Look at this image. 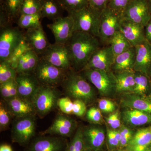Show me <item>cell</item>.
Masks as SVG:
<instances>
[{
  "label": "cell",
  "instance_id": "f5cc1de1",
  "mask_svg": "<svg viewBox=\"0 0 151 151\" xmlns=\"http://www.w3.org/2000/svg\"><path fill=\"white\" fill-rule=\"evenodd\" d=\"M147 1L149 11H150V13L151 15V0H147Z\"/></svg>",
  "mask_w": 151,
  "mask_h": 151
},
{
  "label": "cell",
  "instance_id": "836d02e7",
  "mask_svg": "<svg viewBox=\"0 0 151 151\" xmlns=\"http://www.w3.org/2000/svg\"><path fill=\"white\" fill-rule=\"evenodd\" d=\"M41 8V0H22L20 9V16L39 13L40 12Z\"/></svg>",
  "mask_w": 151,
  "mask_h": 151
},
{
  "label": "cell",
  "instance_id": "52a82bcc",
  "mask_svg": "<svg viewBox=\"0 0 151 151\" xmlns=\"http://www.w3.org/2000/svg\"><path fill=\"white\" fill-rule=\"evenodd\" d=\"M68 71L52 65L40 57L32 74L40 85L60 86Z\"/></svg>",
  "mask_w": 151,
  "mask_h": 151
},
{
  "label": "cell",
  "instance_id": "5bb4252c",
  "mask_svg": "<svg viewBox=\"0 0 151 151\" xmlns=\"http://www.w3.org/2000/svg\"><path fill=\"white\" fill-rule=\"evenodd\" d=\"M47 27L54 35L55 42L66 44L74 32V22L73 17H61L52 21Z\"/></svg>",
  "mask_w": 151,
  "mask_h": 151
},
{
  "label": "cell",
  "instance_id": "f35d334b",
  "mask_svg": "<svg viewBox=\"0 0 151 151\" xmlns=\"http://www.w3.org/2000/svg\"><path fill=\"white\" fill-rule=\"evenodd\" d=\"M119 130L121 134L122 139L120 142V149H124L129 145L130 141L133 137L134 133L130 127L123 124Z\"/></svg>",
  "mask_w": 151,
  "mask_h": 151
},
{
  "label": "cell",
  "instance_id": "680465c9",
  "mask_svg": "<svg viewBox=\"0 0 151 151\" xmlns=\"http://www.w3.org/2000/svg\"><path fill=\"white\" fill-rule=\"evenodd\" d=\"M3 1H4V0H0V4H1V3L3 2Z\"/></svg>",
  "mask_w": 151,
  "mask_h": 151
},
{
  "label": "cell",
  "instance_id": "d6986e66",
  "mask_svg": "<svg viewBox=\"0 0 151 151\" xmlns=\"http://www.w3.org/2000/svg\"><path fill=\"white\" fill-rule=\"evenodd\" d=\"M119 31L123 34L133 47L146 40L145 27L122 18L119 26Z\"/></svg>",
  "mask_w": 151,
  "mask_h": 151
},
{
  "label": "cell",
  "instance_id": "4dcf8cb0",
  "mask_svg": "<svg viewBox=\"0 0 151 151\" xmlns=\"http://www.w3.org/2000/svg\"><path fill=\"white\" fill-rule=\"evenodd\" d=\"M40 12L35 14L21 15L17 22L18 27L24 29H28L41 26Z\"/></svg>",
  "mask_w": 151,
  "mask_h": 151
},
{
  "label": "cell",
  "instance_id": "9f6ffc18",
  "mask_svg": "<svg viewBox=\"0 0 151 151\" xmlns=\"http://www.w3.org/2000/svg\"><path fill=\"white\" fill-rule=\"evenodd\" d=\"M113 151H125L124 149H118V150H116Z\"/></svg>",
  "mask_w": 151,
  "mask_h": 151
},
{
  "label": "cell",
  "instance_id": "2e32d148",
  "mask_svg": "<svg viewBox=\"0 0 151 151\" xmlns=\"http://www.w3.org/2000/svg\"><path fill=\"white\" fill-rule=\"evenodd\" d=\"M115 58L111 46L109 45H103L94 52L81 70L96 69L111 71Z\"/></svg>",
  "mask_w": 151,
  "mask_h": 151
},
{
  "label": "cell",
  "instance_id": "603a6c76",
  "mask_svg": "<svg viewBox=\"0 0 151 151\" xmlns=\"http://www.w3.org/2000/svg\"><path fill=\"white\" fill-rule=\"evenodd\" d=\"M120 105L124 108L137 109L151 113V101L145 96L133 92L122 94Z\"/></svg>",
  "mask_w": 151,
  "mask_h": 151
},
{
  "label": "cell",
  "instance_id": "9c48e42d",
  "mask_svg": "<svg viewBox=\"0 0 151 151\" xmlns=\"http://www.w3.org/2000/svg\"><path fill=\"white\" fill-rule=\"evenodd\" d=\"M122 15L107 7L101 12L99 36L102 45H108L109 41L119 31Z\"/></svg>",
  "mask_w": 151,
  "mask_h": 151
},
{
  "label": "cell",
  "instance_id": "4fadbf2b",
  "mask_svg": "<svg viewBox=\"0 0 151 151\" xmlns=\"http://www.w3.org/2000/svg\"><path fill=\"white\" fill-rule=\"evenodd\" d=\"M122 18L145 26L151 19L147 0H132L124 10Z\"/></svg>",
  "mask_w": 151,
  "mask_h": 151
},
{
  "label": "cell",
  "instance_id": "db71d44e",
  "mask_svg": "<svg viewBox=\"0 0 151 151\" xmlns=\"http://www.w3.org/2000/svg\"><path fill=\"white\" fill-rule=\"evenodd\" d=\"M144 151H151V144L148 146Z\"/></svg>",
  "mask_w": 151,
  "mask_h": 151
},
{
  "label": "cell",
  "instance_id": "816d5d0a",
  "mask_svg": "<svg viewBox=\"0 0 151 151\" xmlns=\"http://www.w3.org/2000/svg\"><path fill=\"white\" fill-rule=\"evenodd\" d=\"M0 151H13V150L10 145L4 144L0 146Z\"/></svg>",
  "mask_w": 151,
  "mask_h": 151
},
{
  "label": "cell",
  "instance_id": "ab89813d",
  "mask_svg": "<svg viewBox=\"0 0 151 151\" xmlns=\"http://www.w3.org/2000/svg\"><path fill=\"white\" fill-rule=\"evenodd\" d=\"M86 119L92 124H101L103 122V116L99 108L93 107L89 108L86 113Z\"/></svg>",
  "mask_w": 151,
  "mask_h": 151
},
{
  "label": "cell",
  "instance_id": "7bdbcfd3",
  "mask_svg": "<svg viewBox=\"0 0 151 151\" xmlns=\"http://www.w3.org/2000/svg\"><path fill=\"white\" fill-rule=\"evenodd\" d=\"M107 145L110 151H113L120 149V142L114 134L112 129H107Z\"/></svg>",
  "mask_w": 151,
  "mask_h": 151
},
{
  "label": "cell",
  "instance_id": "681fc988",
  "mask_svg": "<svg viewBox=\"0 0 151 151\" xmlns=\"http://www.w3.org/2000/svg\"><path fill=\"white\" fill-rule=\"evenodd\" d=\"M146 40L151 45V19L145 27Z\"/></svg>",
  "mask_w": 151,
  "mask_h": 151
},
{
  "label": "cell",
  "instance_id": "5b68a950",
  "mask_svg": "<svg viewBox=\"0 0 151 151\" xmlns=\"http://www.w3.org/2000/svg\"><path fill=\"white\" fill-rule=\"evenodd\" d=\"M102 12L88 5L68 14L73 17L74 20V32L88 33L98 37Z\"/></svg>",
  "mask_w": 151,
  "mask_h": 151
},
{
  "label": "cell",
  "instance_id": "44dd1931",
  "mask_svg": "<svg viewBox=\"0 0 151 151\" xmlns=\"http://www.w3.org/2000/svg\"><path fill=\"white\" fill-rule=\"evenodd\" d=\"M124 125L133 127L151 124V113L137 109L124 108L120 113Z\"/></svg>",
  "mask_w": 151,
  "mask_h": 151
},
{
  "label": "cell",
  "instance_id": "ac0fdd59",
  "mask_svg": "<svg viewBox=\"0 0 151 151\" xmlns=\"http://www.w3.org/2000/svg\"><path fill=\"white\" fill-rule=\"evenodd\" d=\"M19 97L31 101L40 84L32 73H17L15 78Z\"/></svg>",
  "mask_w": 151,
  "mask_h": 151
},
{
  "label": "cell",
  "instance_id": "d4e9b609",
  "mask_svg": "<svg viewBox=\"0 0 151 151\" xmlns=\"http://www.w3.org/2000/svg\"><path fill=\"white\" fill-rule=\"evenodd\" d=\"M40 58V56L32 50H28L19 60L16 68L17 73H32Z\"/></svg>",
  "mask_w": 151,
  "mask_h": 151
},
{
  "label": "cell",
  "instance_id": "f1b7e54d",
  "mask_svg": "<svg viewBox=\"0 0 151 151\" xmlns=\"http://www.w3.org/2000/svg\"><path fill=\"white\" fill-rule=\"evenodd\" d=\"M108 45L111 46L116 57L133 47L119 31L111 37Z\"/></svg>",
  "mask_w": 151,
  "mask_h": 151
},
{
  "label": "cell",
  "instance_id": "4316f807",
  "mask_svg": "<svg viewBox=\"0 0 151 151\" xmlns=\"http://www.w3.org/2000/svg\"><path fill=\"white\" fill-rule=\"evenodd\" d=\"M41 8L40 13L42 18L53 21L63 16L65 11L58 0H41Z\"/></svg>",
  "mask_w": 151,
  "mask_h": 151
},
{
  "label": "cell",
  "instance_id": "7402d4cb",
  "mask_svg": "<svg viewBox=\"0 0 151 151\" xmlns=\"http://www.w3.org/2000/svg\"><path fill=\"white\" fill-rule=\"evenodd\" d=\"M8 108L14 118L36 115L31 101L18 96L5 100Z\"/></svg>",
  "mask_w": 151,
  "mask_h": 151
},
{
  "label": "cell",
  "instance_id": "ee69618b",
  "mask_svg": "<svg viewBox=\"0 0 151 151\" xmlns=\"http://www.w3.org/2000/svg\"><path fill=\"white\" fill-rule=\"evenodd\" d=\"M106 121L112 129H118L122 125L121 115L118 111L109 115L106 118Z\"/></svg>",
  "mask_w": 151,
  "mask_h": 151
},
{
  "label": "cell",
  "instance_id": "f907efd6",
  "mask_svg": "<svg viewBox=\"0 0 151 151\" xmlns=\"http://www.w3.org/2000/svg\"><path fill=\"white\" fill-rule=\"evenodd\" d=\"M147 146L128 145L124 149L125 151H144Z\"/></svg>",
  "mask_w": 151,
  "mask_h": 151
},
{
  "label": "cell",
  "instance_id": "9a60e30c",
  "mask_svg": "<svg viewBox=\"0 0 151 151\" xmlns=\"http://www.w3.org/2000/svg\"><path fill=\"white\" fill-rule=\"evenodd\" d=\"M82 135L86 149L103 150L107 136V130L101 124H92L82 127Z\"/></svg>",
  "mask_w": 151,
  "mask_h": 151
},
{
  "label": "cell",
  "instance_id": "1f68e13d",
  "mask_svg": "<svg viewBox=\"0 0 151 151\" xmlns=\"http://www.w3.org/2000/svg\"><path fill=\"white\" fill-rule=\"evenodd\" d=\"M151 144V126L139 129L134 133L129 145L148 146Z\"/></svg>",
  "mask_w": 151,
  "mask_h": 151
},
{
  "label": "cell",
  "instance_id": "8fae6325",
  "mask_svg": "<svg viewBox=\"0 0 151 151\" xmlns=\"http://www.w3.org/2000/svg\"><path fill=\"white\" fill-rule=\"evenodd\" d=\"M68 142L63 137L40 135L32 139L25 151H66Z\"/></svg>",
  "mask_w": 151,
  "mask_h": 151
},
{
  "label": "cell",
  "instance_id": "bcb514c9",
  "mask_svg": "<svg viewBox=\"0 0 151 151\" xmlns=\"http://www.w3.org/2000/svg\"><path fill=\"white\" fill-rule=\"evenodd\" d=\"M87 105L85 103L80 100H73L72 114L81 117L86 114Z\"/></svg>",
  "mask_w": 151,
  "mask_h": 151
},
{
  "label": "cell",
  "instance_id": "8d00e7d4",
  "mask_svg": "<svg viewBox=\"0 0 151 151\" xmlns=\"http://www.w3.org/2000/svg\"><path fill=\"white\" fill-rule=\"evenodd\" d=\"M68 14L76 12L89 5V0H58Z\"/></svg>",
  "mask_w": 151,
  "mask_h": 151
},
{
  "label": "cell",
  "instance_id": "c3c4849f",
  "mask_svg": "<svg viewBox=\"0 0 151 151\" xmlns=\"http://www.w3.org/2000/svg\"><path fill=\"white\" fill-rule=\"evenodd\" d=\"M10 81L0 84L1 96L4 100H8L10 98L9 92Z\"/></svg>",
  "mask_w": 151,
  "mask_h": 151
},
{
  "label": "cell",
  "instance_id": "7dc6e473",
  "mask_svg": "<svg viewBox=\"0 0 151 151\" xmlns=\"http://www.w3.org/2000/svg\"><path fill=\"white\" fill-rule=\"evenodd\" d=\"M110 0H89V5L97 10L103 11L108 6Z\"/></svg>",
  "mask_w": 151,
  "mask_h": 151
},
{
  "label": "cell",
  "instance_id": "277c9868",
  "mask_svg": "<svg viewBox=\"0 0 151 151\" xmlns=\"http://www.w3.org/2000/svg\"><path fill=\"white\" fill-rule=\"evenodd\" d=\"M60 95L56 87L40 85L31 100L36 115L42 119L54 110Z\"/></svg>",
  "mask_w": 151,
  "mask_h": 151
},
{
  "label": "cell",
  "instance_id": "e575fe53",
  "mask_svg": "<svg viewBox=\"0 0 151 151\" xmlns=\"http://www.w3.org/2000/svg\"><path fill=\"white\" fill-rule=\"evenodd\" d=\"M16 70L7 60L0 61V84L15 79Z\"/></svg>",
  "mask_w": 151,
  "mask_h": 151
},
{
  "label": "cell",
  "instance_id": "7c38bea8",
  "mask_svg": "<svg viewBox=\"0 0 151 151\" xmlns=\"http://www.w3.org/2000/svg\"><path fill=\"white\" fill-rule=\"evenodd\" d=\"M77 122L67 114H59L51 125L40 133V135H50L63 137H70L78 128Z\"/></svg>",
  "mask_w": 151,
  "mask_h": 151
},
{
  "label": "cell",
  "instance_id": "484cf974",
  "mask_svg": "<svg viewBox=\"0 0 151 151\" xmlns=\"http://www.w3.org/2000/svg\"><path fill=\"white\" fill-rule=\"evenodd\" d=\"M116 80L117 94L133 92L135 87L134 71L114 72Z\"/></svg>",
  "mask_w": 151,
  "mask_h": 151
},
{
  "label": "cell",
  "instance_id": "8992f818",
  "mask_svg": "<svg viewBox=\"0 0 151 151\" xmlns=\"http://www.w3.org/2000/svg\"><path fill=\"white\" fill-rule=\"evenodd\" d=\"M36 124L35 115L15 118L11 129L12 142L27 147L35 137Z\"/></svg>",
  "mask_w": 151,
  "mask_h": 151
},
{
  "label": "cell",
  "instance_id": "cb8c5ba5",
  "mask_svg": "<svg viewBox=\"0 0 151 151\" xmlns=\"http://www.w3.org/2000/svg\"><path fill=\"white\" fill-rule=\"evenodd\" d=\"M136 49L135 47H132L127 51L117 55L112 67L113 72L124 70H134Z\"/></svg>",
  "mask_w": 151,
  "mask_h": 151
},
{
  "label": "cell",
  "instance_id": "d590c367",
  "mask_svg": "<svg viewBox=\"0 0 151 151\" xmlns=\"http://www.w3.org/2000/svg\"><path fill=\"white\" fill-rule=\"evenodd\" d=\"M14 117L9 110L4 100L0 102V130L1 132L8 129L12 122V117Z\"/></svg>",
  "mask_w": 151,
  "mask_h": 151
},
{
  "label": "cell",
  "instance_id": "74e56055",
  "mask_svg": "<svg viewBox=\"0 0 151 151\" xmlns=\"http://www.w3.org/2000/svg\"><path fill=\"white\" fill-rule=\"evenodd\" d=\"M29 49H30L28 45L27 44L26 42L24 40V39L21 43L17 47L10 58L7 60V61L10 64L12 67H13L16 69L20 58L25 52L26 51Z\"/></svg>",
  "mask_w": 151,
  "mask_h": 151
},
{
  "label": "cell",
  "instance_id": "60d3db41",
  "mask_svg": "<svg viewBox=\"0 0 151 151\" xmlns=\"http://www.w3.org/2000/svg\"><path fill=\"white\" fill-rule=\"evenodd\" d=\"M58 106L64 114H72L73 101L69 97L65 96L60 98L58 101Z\"/></svg>",
  "mask_w": 151,
  "mask_h": 151
},
{
  "label": "cell",
  "instance_id": "e0dca14e",
  "mask_svg": "<svg viewBox=\"0 0 151 151\" xmlns=\"http://www.w3.org/2000/svg\"><path fill=\"white\" fill-rule=\"evenodd\" d=\"M24 35V40L30 49L40 56L51 44L48 41L42 26L26 30Z\"/></svg>",
  "mask_w": 151,
  "mask_h": 151
},
{
  "label": "cell",
  "instance_id": "b9f144b4",
  "mask_svg": "<svg viewBox=\"0 0 151 151\" xmlns=\"http://www.w3.org/2000/svg\"><path fill=\"white\" fill-rule=\"evenodd\" d=\"M132 0H110L108 7L119 13L123 14L125 9Z\"/></svg>",
  "mask_w": 151,
  "mask_h": 151
},
{
  "label": "cell",
  "instance_id": "6f0895ef",
  "mask_svg": "<svg viewBox=\"0 0 151 151\" xmlns=\"http://www.w3.org/2000/svg\"><path fill=\"white\" fill-rule=\"evenodd\" d=\"M150 78L151 81V69L150 71Z\"/></svg>",
  "mask_w": 151,
  "mask_h": 151
},
{
  "label": "cell",
  "instance_id": "6da1fadb",
  "mask_svg": "<svg viewBox=\"0 0 151 151\" xmlns=\"http://www.w3.org/2000/svg\"><path fill=\"white\" fill-rule=\"evenodd\" d=\"M70 52L73 70L81 71L91 57L103 46L99 38L88 33L75 31L66 44Z\"/></svg>",
  "mask_w": 151,
  "mask_h": 151
},
{
  "label": "cell",
  "instance_id": "7a4b0ae2",
  "mask_svg": "<svg viewBox=\"0 0 151 151\" xmlns=\"http://www.w3.org/2000/svg\"><path fill=\"white\" fill-rule=\"evenodd\" d=\"M92 85L79 72L72 69L68 71L60 86L66 96L73 100H81L89 106L96 99V91Z\"/></svg>",
  "mask_w": 151,
  "mask_h": 151
},
{
  "label": "cell",
  "instance_id": "ffe728a7",
  "mask_svg": "<svg viewBox=\"0 0 151 151\" xmlns=\"http://www.w3.org/2000/svg\"><path fill=\"white\" fill-rule=\"evenodd\" d=\"M136 60L134 70L150 77L151 69V45L147 40L135 46Z\"/></svg>",
  "mask_w": 151,
  "mask_h": 151
},
{
  "label": "cell",
  "instance_id": "f6af8a7d",
  "mask_svg": "<svg viewBox=\"0 0 151 151\" xmlns=\"http://www.w3.org/2000/svg\"><path fill=\"white\" fill-rule=\"evenodd\" d=\"M98 108L103 113H111L116 111V106L111 100L103 98L98 101Z\"/></svg>",
  "mask_w": 151,
  "mask_h": 151
},
{
  "label": "cell",
  "instance_id": "83f0119b",
  "mask_svg": "<svg viewBox=\"0 0 151 151\" xmlns=\"http://www.w3.org/2000/svg\"><path fill=\"white\" fill-rule=\"evenodd\" d=\"M22 1V0H4L0 4V9L4 12L11 25L17 22L19 17Z\"/></svg>",
  "mask_w": 151,
  "mask_h": 151
},
{
  "label": "cell",
  "instance_id": "30bf717a",
  "mask_svg": "<svg viewBox=\"0 0 151 151\" xmlns=\"http://www.w3.org/2000/svg\"><path fill=\"white\" fill-rule=\"evenodd\" d=\"M40 57L60 69L67 71L73 69L70 52L66 44L56 42L51 44Z\"/></svg>",
  "mask_w": 151,
  "mask_h": 151
},
{
  "label": "cell",
  "instance_id": "ba28073f",
  "mask_svg": "<svg viewBox=\"0 0 151 151\" xmlns=\"http://www.w3.org/2000/svg\"><path fill=\"white\" fill-rule=\"evenodd\" d=\"M24 39V32L19 27L8 25L1 27L0 61L8 60Z\"/></svg>",
  "mask_w": 151,
  "mask_h": 151
},
{
  "label": "cell",
  "instance_id": "11a10c76",
  "mask_svg": "<svg viewBox=\"0 0 151 151\" xmlns=\"http://www.w3.org/2000/svg\"><path fill=\"white\" fill-rule=\"evenodd\" d=\"M86 151H103V150H90V149H86Z\"/></svg>",
  "mask_w": 151,
  "mask_h": 151
},
{
  "label": "cell",
  "instance_id": "f546056e",
  "mask_svg": "<svg viewBox=\"0 0 151 151\" xmlns=\"http://www.w3.org/2000/svg\"><path fill=\"white\" fill-rule=\"evenodd\" d=\"M135 87L133 93L145 96L151 88V81L149 76L134 71Z\"/></svg>",
  "mask_w": 151,
  "mask_h": 151
},
{
  "label": "cell",
  "instance_id": "d6a6232c",
  "mask_svg": "<svg viewBox=\"0 0 151 151\" xmlns=\"http://www.w3.org/2000/svg\"><path fill=\"white\" fill-rule=\"evenodd\" d=\"M82 135V127H78L73 138L68 145L66 151H86Z\"/></svg>",
  "mask_w": 151,
  "mask_h": 151
},
{
  "label": "cell",
  "instance_id": "3957f363",
  "mask_svg": "<svg viewBox=\"0 0 151 151\" xmlns=\"http://www.w3.org/2000/svg\"><path fill=\"white\" fill-rule=\"evenodd\" d=\"M79 72L96 88L101 96L113 98L117 94L116 78L112 70L92 69Z\"/></svg>",
  "mask_w": 151,
  "mask_h": 151
},
{
  "label": "cell",
  "instance_id": "91938a15",
  "mask_svg": "<svg viewBox=\"0 0 151 151\" xmlns=\"http://www.w3.org/2000/svg\"></svg>",
  "mask_w": 151,
  "mask_h": 151
}]
</instances>
